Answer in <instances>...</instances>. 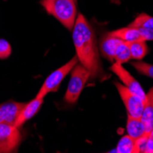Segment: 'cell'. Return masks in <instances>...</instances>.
<instances>
[{
	"mask_svg": "<svg viewBox=\"0 0 153 153\" xmlns=\"http://www.w3.org/2000/svg\"><path fill=\"white\" fill-rule=\"evenodd\" d=\"M140 33L143 41L153 40V30L152 29H143V27H137Z\"/></svg>",
	"mask_w": 153,
	"mask_h": 153,
	"instance_id": "obj_20",
	"label": "cell"
},
{
	"mask_svg": "<svg viewBox=\"0 0 153 153\" xmlns=\"http://www.w3.org/2000/svg\"><path fill=\"white\" fill-rule=\"evenodd\" d=\"M110 2H112V3L115 4V5H119V4H120V1H119V0H110Z\"/></svg>",
	"mask_w": 153,
	"mask_h": 153,
	"instance_id": "obj_22",
	"label": "cell"
},
{
	"mask_svg": "<svg viewBox=\"0 0 153 153\" xmlns=\"http://www.w3.org/2000/svg\"><path fill=\"white\" fill-rule=\"evenodd\" d=\"M129 51H130V56L131 59L140 61L142 60L146 54L149 51L148 45L146 41L143 40H137V41H132V42H128Z\"/></svg>",
	"mask_w": 153,
	"mask_h": 153,
	"instance_id": "obj_14",
	"label": "cell"
},
{
	"mask_svg": "<svg viewBox=\"0 0 153 153\" xmlns=\"http://www.w3.org/2000/svg\"><path fill=\"white\" fill-rule=\"evenodd\" d=\"M115 85L125 107L128 111V114L135 117H141L144 108V101L137 94L130 91L124 85L115 82Z\"/></svg>",
	"mask_w": 153,
	"mask_h": 153,
	"instance_id": "obj_6",
	"label": "cell"
},
{
	"mask_svg": "<svg viewBox=\"0 0 153 153\" xmlns=\"http://www.w3.org/2000/svg\"><path fill=\"white\" fill-rule=\"evenodd\" d=\"M89 79L90 73L78 62L71 72V78L64 94V101L70 105L75 104Z\"/></svg>",
	"mask_w": 153,
	"mask_h": 153,
	"instance_id": "obj_3",
	"label": "cell"
},
{
	"mask_svg": "<svg viewBox=\"0 0 153 153\" xmlns=\"http://www.w3.org/2000/svg\"><path fill=\"white\" fill-rule=\"evenodd\" d=\"M120 39L110 35L109 33L105 34L99 42V51L103 55V57L105 58L109 62H114V56L118 43L120 42Z\"/></svg>",
	"mask_w": 153,
	"mask_h": 153,
	"instance_id": "obj_10",
	"label": "cell"
},
{
	"mask_svg": "<svg viewBox=\"0 0 153 153\" xmlns=\"http://www.w3.org/2000/svg\"><path fill=\"white\" fill-rule=\"evenodd\" d=\"M127 132L128 135L134 138V140H137V138H140L142 136H146L145 128L140 117H135L128 114Z\"/></svg>",
	"mask_w": 153,
	"mask_h": 153,
	"instance_id": "obj_12",
	"label": "cell"
},
{
	"mask_svg": "<svg viewBox=\"0 0 153 153\" xmlns=\"http://www.w3.org/2000/svg\"><path fill=\"white\" fill-rule=\"evenodd\" d=\"M76 1H77V0H76Z\"/></svg>",
	"mask_w": 153,
	"mask_h": 153,
	"instance_id": "obj_23",
	"label": "cell"
},
{
	"mask_svg": "<svg viewBox=\"0 0 153 153\" xmlns=\"http://www.w3.org/2000/svg\"><path fill=\"white\" fill-rule=\"evenodd\" d=\"M22 136L19 128L13 125L0 123V152L16 151L21 142Z\"/></svg>",
	"mask_w": 153,
	"mask_h": 153,
	"instance_id": "obj_5",
	"label": "cell"
},
{
	"mask_svg": "<svg viewBox=\"0 0 153 153\" xmlns=\"http://www.w3.org/2000/svg\"><path fill=\"white\" fill-rule=\"evenodd\" d=\"M128 26L134 27H143V29L153 30V17L148 15L146 13H141Z\"/></svg>",
	"mask_w": 153,
	"mask_h": 153,
	"instance_id": "obj_17",
	"label": "cell"
},
{
	"mask_svg": "<svg viewBox=\"0 0 153 153\" xmlns=\"http://www.w3.org/2000/svg\"><path fill=\"white\" fill-rule=\"evenodd\" d=\"M146 153H153V128L151 131L149 132L147 140V145H146Z\"/></svg>",
	"mask_w": 153,
	"mask_h": 153,
	"instance_id": "obj_21",
	"label": "cell"
},
{
	"mask_svg": "<svg viewBox=\"0 0 153 153\" xmlns=\"http://www.w3.org/2000/svg\"><path fill=\"white\" fill-rule=\"evenodd\" d=\"M131 66H133L138 74H143L145 76H148L149 78L153 79V64L143 62H134L131 63Z\"/></svg>",
	"mask_w": 153,
	"mask_h": 153,
	"instance_id": "obj_18",
	"label": "cell"
},
{
	"mask_svg": "<svg viewBox=\"0 0 153 153\" xmlns=\"http://www.w3.org/2000/svg\"><path fill=\"white\" fill-rule=\"evenodd\" d=\"M79 62L78 58L75 55L74 56L70 61L67 62L65 64H63L62 66H61L60 68L56 69L54 72H52L44 81V82L42 83L40 89L39 90L38 94L36 96L38 97H44L50 94V93H54L57 92L62 82L63 81V79L66 77V75L71 73L72 70L74 69V67Z\"/></svg>",
	"mask_w": 153,
	"mask_h": 153,
	"instance_id": "obj_4",
	"label": "cell"
},
{
	"mask_svg": "<svg viewBox=\"0 0 153 153\" xmlns=\"http://www.w3.org/2000/svg\"><path fill=\"white\" fill-rule=\"evenodd\" d=\"M25 103L8 101L0 105V123L15 126L17 118Z\"/></svg>",
	"mask_w": 153,
	"mask_h": 153,
	"instance_id": "obj_8",
	"label": "cell"
},
{
	"mask_svg": "<svg viewBox=\"0 0 153 153\" xmlns=\"http://www.w3.org/2000/svg\"><path fill=\"white\" fill-rule=\"evenodd\" d=\"M140 119L145 128V135L149 136L153 128V87L146 94L144 108Z\"/></svg>",
	"mask_w": 153,
	"mask_h": 153,
	"instance_id": "obj_11",
	"label": "cell"
},
{
	"mask_svg": "<svg viewBox=\"0 0 153 153\" xmlns=\"http://www.w3.org/2000/svg\"><path fill=\"white\" fill-rule=\"evenodd\" d=\"M109 70L112 73H114L120 79V81L123 82V85L125 86L128 87L130 91L137 94L145 102L146 93L144 92L142 86L140 85V83L128 73V71H127L126 69L122 66V64L114 62L109 68Z\"/></svg>",
	"mask_w": 153,
	"mask_h": 153,
	"instance_id": "obj_7",
	"label": "cell"
},
{
	"mask_svg": "<svg viewBox=\"0 0 153 153\" xmlns=\"http://www.w3.org/2000/svg\"><path fill=\"white\" fill-rule=\"evenodd\" d=\"M135 142L136 140L128 135L123 136L117 145V152L118 153H135Z\"/></svg>",
	"mask_w": 153,
	"mask_h": 153,
	"instance_id": "obj_16",
	"label": "cell"
},
{
	"mask_svg": "<svg viewBox=\"0 0 153 153\" xmlns=\"http://www.w3.org/2000/svg\"><path fill=\"white\" fill-rule=\"evenodd\" d=\"M109 34L114 37H117L124 41H126V42H132V41L142 40L138 30L137 27H130V26L121 27V29L111 31V32H109Z\"/></svg>",
	"mask_w": 153,
	"mask_h": 153,
	"instance_id": "obj_13",
	"label": "cell"
},
{
	"mask_svg": "<svg viewBox=\"0 0 153 153\" xmlns=\"http://www.w3.org/2000/svg\"><path fill=\"white\" fill-rule=\"evenodd\" d=\"M73 41L79 62L90 73V79L104 81L107 76L100 59L96 35L82 14H78L73 27Z\"/></svg>",
	"mask_w": 153,
	"mask_h": 153,
	"instance_id": "obj_1",
	"label": "cell"
},
{
	"mask_svg": "<svg viewBox=\"0 0 153 153\" xmlns=\"http://www.w3.org/2000/svg\"><path fill=\"white\" fill-rule=\"evenodd\" d=\"M39 3L49 15L54 17L67 30H73L78 15L76 0H41Z\"/></svg>",
	"mask_w": 153,
	"mask_h": 153,
	"instance_id": "obj_2",
	"label": "cell"
},
{
	"mask_svg": "<svg viewBox=\"0 0 153 153\" xmlns=\"http://www.w3.org/2000/svg\"><path fill=\"white\" fill-rule=\"evenodd\" d=\"M130 59H131V56H130V51H129L128 43L121 39L117 47L116 52H115L114 62L123 64L125 62H128Z\"/></svg>",
	"mask_w": 153,
	"mask_h": 153,
	"instance_id": "obj_15",
	"label": "cell"
},
{
	"mask_svg": "<svg viewBox=\"0 0 153 153\" xmlns=\"http://www.w3.org/2000/svg\"><path fill=\"white\" fill-rule=\"evenodd\" d=\"M43 101H44V98H42V97L35 96L34 99L30 100L27 103H25V105L21 109L20 113L17 118L15 127L20 128L27 120L31 119L39 111L41 105L43 104Z\"/></svg>",
	"mask_w": 153,
	"mask_h": 153,
	"instance_id": "obj_9",
	"label": "cell"
},
{
	"mask_svg": "<svg viewBox=\"0 0 153 153\" xmlns=\"http://www.w3.org/2000/svg\"><path fill=\"white\" fill-rule=\"evenodd\" d=\"M12 52L11 46L7 40L0 39V60L7 59Z\"/></svg>",
	"mask_w": 153,
	"mask_h": 153,
	"instance_id": "obj_19",
	"label": "cell"
}]
</instances>
